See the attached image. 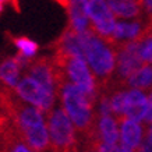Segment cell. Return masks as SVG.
I'll return each instance as SVG.
<instances>
[{"label": "cell", "instance_id": "16", "mask_svg": "<svg viewBox=\"0 0 152 152\" xmlns=\"http://www.w3.org/2000/svg\"><path fill=\"white\" fill-rule=\"evenodd\" d=\"M21 66L17 57H7L0 61V83H3L6 87L13 88L17 85L20 80V71Z\"/></svg>", "mask_w": 152, "mask_h": 152}, {"label": "cell", "instance_id": "1", "mask_svg": "<svg viewBox=\"0 0 152 152\" xmlns=\"http://www.w3.org/2000/svg\"><path fill=\"white\" fill-rule=\"evenodd\" d=\"M0 113L13 121L24 142L34 152H50L42 112L21 99L13 88L6 87L3 83H0Z\"/></svg>", "mask_w": 152, "mask_h": 152}, {"label": "cell", "instance_id": "4", "mask_svg": "<svg viewBox=\"0 0 152 152\" xmlns=\"http://www.w3.org/2000/svg\"><path fill=\"white\" fill-rule=\"evenodd\" d=\"M46 129L50 152H78V133L61 107L46 113Z\"/></svg>", "mask_w": 152, "mask_h": 152}, {"label": "cell", "instance_id": "8", "mask_svg": "<svg viewBox=\"0 0 152 152\" xmlns=\"http://www.w3.org/2000/svg\"><path fill=\"white\" fill-rule=\"evenodd\" d=\"M24 71L28 77L41 84L48 92L56 96L57 84H56V64L53 61V57L41 56L37 59H31Z\"/></svg>", "mask_w": 152, "mask_h": 152}, {"label": "cell", "instance_id": "21", "mask_svg": "<svg viewBox=\"0 0 152 152\" xmlns=\"http://www.w3.org/2000/svg\"><path fill=\"white\" fill-rule=\"evenodd\" d=\"M141 4H142V11L151 15L152 14V0H141Z\"/></svg>", "mask_w": 152, "mask_h": 152}, {"label": "cell", "instance_id": "19", "mask_svg": "<svg viewBox=\"0 0 152 152\" xmlns=\"http://www.w3.org/2000/svg\"><path fill=\"white\" fill-rule=\"evenodd\" d=\"M98 152H120L117 144H103L101 142L96 148Z\"/></svg>", "mask_w": 152, "mask_h": 152}, {"label": "cell", "instance_id": "5", "mask_svg": "<svg viewBox=\"0 0 152 152\" xmlns=\"http://www.w3.org/2000/svg\"><path fill=\"white\" fill-rule=\"evenodd\" d=\"M52 57H53L55 64L64 71L69 83L77 85L91 101L96 102L98 99L96 81L94 78L92 71L89 70L85 60L74 57V56L59 55V53H55Z\"/></svg>", "mask_w": 152, "mask_h": 152}, {"label": "cell", "instance_id": "23", "mask_svg": "<svg viewBox=\"0 0 152 152\" xmlns=\"http://www.w3.org/2000/svg\"><path fill=\"white\" fill-rule=\"evenodd\" d=\"M9 1H13V0H0V13H1L3 9H4V4L6 3H9Z\"/></svg>", "mask_w": 152, "mask_h": 152}, {"label": "cell", "instance_id": "13", "mask_svg": "<svg viewBox=\"0 0 152 152\" xmlns=\"http://www.w3.org/2000/svg\"><path fill=\"white\" fill-rule=\"evenodd\" d=\"M116 18L135 20L142 14L141 0H106Z\"/></svg>", "mask_w": 152, "mask_h": 152}, {"label": "cell", "instance_id": "7", "mask_svg": "<svg viewBox=\"0 0 152 152\" xmlns=\"http://www.w3.org/2000/svg\"><path fill=\"white\" fill-rule=\"evenodd\" d=\"M87 14L94 32L103 39L112 41L116 27V17L106 3V0H88Z\"/></svg>", "mask_w": 152, "mask_h": 152}, {"label": "cell", "instance_id": "10", "mask_svg": "<svg viewBox=\"0 0 152 152\" xmlns=\"http://www.w3.org/2000/svg\"><path fill=\"white\" fill-rule=\"evenodd\" d=\"M52 49H55V53L66 56H74L78 59H84V52L80 42V35L74 29L67 25L66 31L50 45ZM85 60V59H84Z\"/></svg>", "mask_w": 152, "mask_h": 152}, {"label": "cell", "instance_id": "15", "mask_svg": "<svg viewBox=\"0 0 152 152\" xmlns=\"http://www.w3.org/2000/svg\"><path fill=\"white\" fill-rule=\"evenodd\" d=\"M123 89H138L142 92L152 91V64H145L134 73L123 85Z\"/></svg>", "mask_w": 152, "mask_h": 152}, {"label": "cell", "instance_id": "24", "mask_svg": "<svg viewBox=\"0 0 152 152\" xmlns=\"http://www.w3.org/2000/svg\"><path fill=\"white\" fill-rule=\"evenodd\" d=\"M83 152H98L96 149H94V148H87L85 151H83Z\"/></svg>", "mask_w": 152, "mask_h": 152}, {"label": "cell", "instance_id": "3", "mask_svg": "<svg viewBox=\"0 0 152 152\" xmlns=\"http://www.w3.org/2000/svg\"><path fill=\"white\" fill-rule=\"evenodd\" d=\"M78 35L84 52V59L88 67H91L99 94L105 89L113 77L117 57V45L112 41L101 38L91 29V27L85 32Z\"/></svg>", "mask_w": 152, "mask_h": 152}, {"label": "cell", "instance_id": "2", "mask_svg": "<svg viewBox=\"0 0 152 152\" xmlns=\"http://www.w3.org/2000/svg\"><path fill=\"white\" fill-rule=\"evenodd\" d=\"M56 96L60 98L61 109L73 123L75 131L83 135L85 149H96L101 141L96 135L98 113L95 110V102L91 101L77 85L69 81L60 85Z\"/></svg>", "mask_w": 152, "mask_h": 152}, {"label": "cell", "instance_id": "9", "mask_svg": "<svg viewBox=\"0 0 152 152\" xmlns=\"http://www.w3.org/2000/svg\"><path fill=\"white\" fill-rule=\"evenodd\" d=\"M0 152H34L24 142L14 123L3 113H0Z\"/></svg>", "mask_w": 152, "mask_h": 152}, {"label": "cell", "instance_id": "20", "mask_svg": "<svg viewBox=\"0 0 152 152\" xmlns=\"http://www.w3.org/2000/svg\"><path fill=\"white\" fill-rule=\"evenodd\" d=\"M135 152H152V140L145 137V138L141 141L140 147L135 149Z\"/></svg>", "mask_w": 152, "mask_h": 152}, {"label": "cell", "instance_id": "22", "mask_svg": "<svg viewBox=\"0 0 152 152\" xmlns=\"http://www.w3.org/2000/svg\"><path fill=\"white\" fill-rule=\"evenodd\" d=\"M119 151L120 152H135L134 149H130L129 147H126V145H123V144H120L119 145Z\"/></svg>", "mask_w": 152, "mask_h": 152}, {"label": "cell", "instance_id": "18", "mask_svg": "<svg viewBox=\"0 0 152 152\" xmlns=\"http://www.w3.org/2000/svg\"><path fill=\"white\" fill-rule=\"evenodd\" d=\"M140 57L144 63L152 64V35L140 42Z\"/></svg>", "mask_w": 152, "mask_h": 152}, {"label": "cell", "instance_id": "17", "mask_svg": "<svg viewBox=\"0 0 152 152\" xmlns=\"http://www.w3.org/2000/svg\"><path fill=\"white\" fill-rule=\"evenodd\" d=\"M11 41L15 46L18 48V50L21 55H24L25 57H32L35 53L38 52V45L34 41L28 39L24 37H13Z\"/></svg>", "mask_w": 152, "mask_h": 152}, {"label": "cell", "instance_id": "14", "mask_svg": "<svg viewBox=\"0 0 152 152\" xmlns=\"http://www.w3.org/2000/svg\"><path fill=\"white\" fill-rule=\"evenodd\" d=\"M96 135L103 144H117L119 141V123L112 115L98 116Z\"/></svg>", "mask_w": 152, "mask_h": 152}, {"label": "cell", "instance_id": "6", "mask_svg": "<svg viewBox=\"0 0 152 152\" xmlns=\"http://www.w3.org/2000/svg\"><path fill=\"white\" fill-rule=\"evenodd\" d=\"M14 91L21 99L35 106L42 113H49L55 107V95L48 92L41 84L28 75H24L21 80H18L17 85L14 87Z\"/></svg>", "mask_w": 152, "mask_h": 152}, {"label": "cell", "instance_id": "12", "mask_svg": "<svg viewBox=\"0 0 152 152\" xmlns=\"http://www.w3.org/2000/svg\"><path fill=\"white\" fill-rule=\"evenodd\" d=\"M88 0H69L67 13H69V27L77 34L85 32L89 25L87 14Z\"/></svg>", "mask_w": 152, "mask_h": 152}, {"label": "cell", "instance_id": "11", "mask_svg": "<svg viewBox=\"0 0 152 152\" xmlns=\"http://www.w3.org/2000/svg\"><path fill=\"white\" fill-rule=\"evenodd\" d=\"M119 123V138L120 144H123L126 147H129L130 149H137L140 147L141 141L144 140V127L141 123L134 121L130 119H123L117 120Z\"/></svg>", "mask_w": 152, "mask_h": 152}]
</instances>
